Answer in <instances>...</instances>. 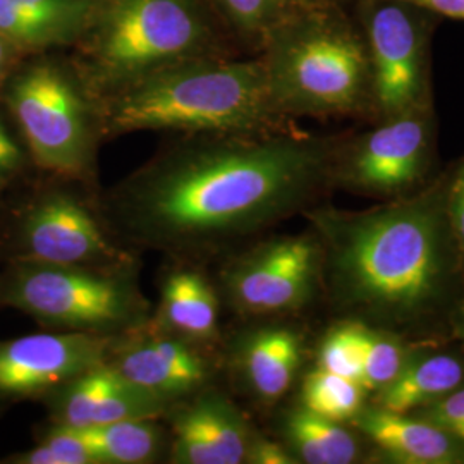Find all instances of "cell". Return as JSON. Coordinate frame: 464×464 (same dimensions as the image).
Masks as SVG:
<instances>
[{
  "label": "cell",
  "mask_w": 464,
  "mask_h": 464,
  "mask_svg": "<svg viewBox=\"0 0 464 464\" xmlns=\"http://www.w3.org/2000/svg\"><path fill=\"white\" fill-rule=\"evenodd\" d=\"M331 140L268 133L172 134L143 166L100 189L99 212L133 253L208 266L304 212L332 183Z\"/></svg>",
  "instance_id": "6da1fadb"
},
{
  "label": "cell",
  "mask_w": 464,
  "mask_h": 464,
  "mask_svg": "<svg viewBox=\"0 0 464 464\" xmlns=\"http://www.w3.org/2000/svg\"><path fill=\"white\" fill-rule=\"evenodd\" d=\"M449 183L363 212L314 205L303 214L322 248L324 289L341 312L383 327L437 315L464 270Z\"/></svg>",
  "instance_id": "7a4b0ae2"
},
{
  "label": "cell",
  "mask_w": 464,
  "mask_h": 464,
  "mask_svg": "<svg viewBox=\"0 0 464 464\" xmlns=\"http://www.w3.org/2000/svg\"><path fill=\"white\" fill-rule=\"evenodd\" d=\"M103 140L133 133H268L287 128L262 57L203 55L99 97Z\"/></svg>",
  "instance_id": "3957f363"
},
{
  "label": "cell",
  "mask_w": 464,
  "mask_h": 464,
  "mask_svg": "<svg viewBox=\"0 0 464 464\" xmlns=\"http://www.w3.org/2000/svg\"><path fill=\"white\" fill-rule=\"evenodd\" d=\"M229 40L208 0H92L66 53L99 99L184 59L232 53Z\"/></svg>",
  "instance_id": "277c9868"
},
{
  "label": "cell",
  "mask_w": 464,
  "mask_h": 464,
  "mask_svg": "<svg viewBox=\"0 0 464 464\" xmlns=\"http://www.w3.org/2000/svg\"><path fill=\"white\" fill-rule=\"evenodd\" d=\"M256 53L276 107L287 119L353 114L372 88L365 38L339 4L299 0Z\"/></svg>",
  "instance_id": "5b68a950"
},
{
  "label": "cell",
  "mask_w": 464,
  "mask_h": 464,
  "mask_svg": "<svg viewBox=\"0 0 464 464\" xmlns=\"http://www.w3.org/2000/svg\"><path fill=\"white\" fill-rule=\"evenodd\" d=\"M32 166L47 176L102 189L99 150L105 141L99 100L67 53L24 57L0 92Z\"/></svg>",
  "instance_id": "8992f818"
},
{
  "label": "cell",
  "mask_w": 464,
  "mask_h": 464,
  "mask_svg": "<svg viewBox=\"0 0 464 464\" xmlns=\"http://www.w3.org/2000/svg\"><path fill=\"white\" fill-rule=\"evenodd\" d=\"M141 262L119 266L5 264L0 308L32 316L45 331L117 337L143 327L153 304L140 284Z\"/></svg>",
  "instance_id": "52a82bcc"
},
{
  "label": "cell",
  "mask_w": 464,
  "mask_h": 464,
  "mask_svg": "<svg viewBox=\"0 0 464 464\" xmlns=\"http://www.w3.org/2000/svg\"><path fill=\"white\" fill-rule=\"evenodd\" d=\"M13 208L0 236L5 264L119 266L141 262L121 246L99 212L100 189L49 176Z\"/></svg>",
  "instance_id": "ba28073f"
},
{
  "label": "cell",
  "mask_w": 464,
  "mask_h": 464,
  "mask_svg": "<svg viewBox=\"0 0 464 464\" xmlns=\"http://www.w3.org/2000/svg\"><path fill=\"white\" fill-rule=\"evenodd\" d=\"M218 266L212 277L222 308L245 320L296 315L324 289L322 248L312 229L234 249Z\"/></svg>",
  "instance_id": "9c48e42d"
},
{
  "label": "cell",
  "mask_w": 464,
  "mask_h": 464,
  "mask_svg": "<svg viewBox=\"0 0 464 464\" xmlns=\"http://www.w3.org/2000/svg\"><path fill=\"white\" fill-rule=\"evenodd\" d=\"M105 362L169 408L226 375L222 344L159 331L149 322L116 337Z\"/></svg>",
  "instance_id": "30bf717a"
},
{
  "label": "cell",
  "mask_w": 464,
  "mask_h": 464,
  "mask_svg": "<svg viewBox=\"0 0 464 464\" xmlns=\"http://www.w3.org/2000/svg\"><path fill=\"white\" fill-rule=\"evenodd\" d=\"M114 339L57 331L0 339V410L49 399L67 382L103 363Z\"/></svg>",
  "instance_id": "8fae6325"
},
{
  "label": "cell",
  "mask_w": 464,
  "mask_h": 464,
  "mask_svg": "<svg viewBox=\"0 0 464 464\" xmlns=\"http://www.w3.org/2000/svg\"><path fill=\"white\" fill-rule=\"evenodd\" d=\"M430 143V121L421 107L389 117L344 155L337 153L332 183L368 195H399L423 176Z\"/></svg>",
  "instance_id": "7c38bea8"
},
{
  "label": "cell",
  "mask_w": 464,
  "mask_h": 464,
  "mask_svg": "<svg viewBox=\"0 0 464 464\" xmlns=\"http://www.w3.org/2000/svg\"><path fill=\"white\" fill-rule=\"evenodd\" d=\"M416 7L375 0L366 11L372 92L385 117L420 107L425 72V34Z\"/></svg>",
  "instance_id": "4fadbf2b"
},
{
  "label": "cell",
  "mask_w": 464,
  "mask_h": 464,
  "mask_svg": "<svg viewBox=\"0 0 464 464\" xmlns=\"http://www.w3.org/2000/svg\"><path fill=\"white\" fill-rule=\"evenodd\" d=\"M164 421L169 433L167 463H246L255 427L220 383L174 404Z\"/></svg>",
  "instance_id": "5bb4252c"
},
{
  "label": "cell",
  "mask_w": 464,
  "mask_h": 464,
  "mask_svg": "<svg viewBox=\"0 0 464 464\" xmlns=\"http://www.w3.org/2000/svg\"><path fill=\"white\" fill-rule=\"evenodd\" d=\"M222 354L226 377L251 402L272 408L298 381L306 344L296 327L266 322L224 335Z\"/></svg>",
  "instance_id": "9a60e30c"
},
{
  "label": "cell",
  "mask_w": 464,
  "mask_h": 464,
  "mask_svg": "<svg viewBox=\"0 0 464 464\" xmlns=\"http://www.w3.org/2000/svg\"><path fill=\"white\" fill-rule=\"evenodd\" d=\"M44 402L49 408L50 423L76 429L122 420L164 418L170 410L107 362L67 382Z\"/></svg>",
  "instance_id": "2e32d148"
},
{
  "label": "cell",
  "mask_w": 464,
  "mask_h": 464,
  "mask_svg": "<svg viewBox=\"0 0 464 464\" xmlns=\"http://www.w3.org/2000/svg\"><path fill=\"white\" fill-rule=\"evenodd\" d=\"M222 301L205 266L170 262L160 277V298L149 324L205 344H222Z\"/></svg>",
  "instance_id": "e0dca14e"
},
{
  "label": "cell",
  "mask_w": 464,
  "mask_h": 464,
  "mask_svg": "<svg viewBox=\"0 0 464 464\" xmlns=\"http://www.w3.org/2000/svg\"><path fill=\"white\" fill-rule=\"evenodd\" d=\"M351 423L392 463H464L463 444L449 431L420 416L372 406L362 408Z\"/></svg>",
  "instance_id": "ac0fdd59"
},
{
  "label": "cell",
  "mask_w": 464,
  "mask_h": 464,
  "mask_svg": "<svg viewBox=\"0 0 464 464\" xmlns=\"http://www.w3.org/2000/svg\"><path fill=\"white\" fill-rule=\"evenodd\" d=\"M90 11L92 0H0V34L24 55L69 50Z\"/></svg>",
  "instance_id": "d6986e66"
},
{
  "label": "cell",
  "mask_w": 464,
  "mask_h": 464,
  "mask_svg": "<svg viewBox=\"0 0 464 464\" xmlns=\"http://www.w3.org/2000/svg\"><path fill=\"white\" fill-rule=\"evenodd\" d=\"M464 383V362L454 354L413 351L394 381L377 392V406L415 413L446 398Z\"/></svg>",
  "instance_id": "ffe728a7"
},
{
  "label": "cell",
  "mask_w": 464,
  "mask_h": 464,
  "mask_svg": "<svg viewBox=\"0 0 464 464\" xmlns=\"http://www.w3.org/2000/svg\"><path fill=\"white\" fill-rule=\"evenodd\" d=\"M279 433L298 463L351 464L362 456L360 439L346 423L316 415L299 402L282 413Z\"/></svg>",
  "instance_id": "44dd1931"
},
{
  "label": "cell",
  "mask_w": 464,
  "mask_h": 464,
  "mask_svg": "<svg viewBox=\"0 0 464 464\" xmlns=\"http://www.w3.org/2000/svg\"><path fill=\"white\" fill-rule=\"evenodd\" d=\"M64 427V425H63ZM95 456L97 464L166 461L169 433L164 418L122 420L95 427H67Z\"/></svg>",
  "instance_id": "7402d4cb"
},
{
  "label": "cell",
  "mask_w": 464,
  "mask_h": 464,
  "mask_svg": "<svg viewBox=\"0 0 464 464\" xmlns=\"http://www.w3.org/2000/svg\"><path fill=\"white\" fill-rule=\"evenodd\" d=\"M299 0H208L224 30L243 45L258 52L266 34Z\"/></svg>",
  "instance_id": "603a6c76"
},
{
  "label": "cell",
  "mask_w": 464,
  "mask_h": 464,
  "mask_svg": "<svg viewBox=\"0 0 464 464\" xmlns=\"http://www.w3.org/2000/svg\"><path fill=\"white\" fill-rule=\"evenodd\" d=\"M363 392L358 382L314 366L301 379L298 402L316 415L351 423L363 408Z\"/></svg>",
  "instance_id": "cb8c5ba5"
},
{
  "label": "cell",
  "mask_w": 464,
  "mask_h": 464,
  "mask_svg": "<svg viewBox=\"0 0 464 464\" xmlns=\"http://www.w3.org/2000/svg\"><path fill=\"white\" fill-rule=\"evenodd\" d=\"M360 339V383L365 391L379 392L394 381L411 351L399 341L396 334L358 322Z\"/></svg>",
  "instance_id": "d4e9b609"
},
{
  "label": "cell",
  "mask_w": 464,
  "mask_h": 464,
  "mask_svg": "<svg viewBox=\"0 0 464 464\" xmlns=\"http://www.w3.org/2000/svg\"><path fill=\"white\" fill-rule=\"evenodd\" d=\"M315 366L360 383L362 365H360L358 320L334 325L324 334L316 348Z\"/></svg>",
  "instance_id": "484cf974"
},
{
  "label": "cell",
  "mask_w": 464,
  "mask_h": 464,
  "mask_svg": "<svg viewBox=\"0 0 464 464\" xmlns=\"http://www.w3.org/2000/svg\"><path fill=\"white\" fill-rule=\"evenodd\" d=\"M410 415L420 416L433 425H439L452 437H456L464 448V385L446 398Z\"/></svg>",
  "instance_id": "4316f807"
},
{
  "label": "cell",
  "mask_w": 464,
  "mask_h": 464,
  "mask_svg": "<svg viewBox=\"0 0 464 464\" xmlns=\"http://www.w3.org/2000/svg\"><path fill=\"white\" fill-rule=\"evenodd\" d=\"M32 164L23 141L9 131L0 116V186L7 188Z\"/></svg>",
  "instance_id": "83f0119b"
},
{
  "label": "cell",
  "mask_w": 464,
  "mask_h": 464,
  "mask_svg": "<svg viewBox=\"0 0 464 464\" xmlns=\"http://www.w3.org/2000/svg\"><path fill=\"white\" fill-rule=\"evenodd\" d=\"M246 464H298V461L281 440L255 430L246 452Z\"/></svg>",
  "instance_id": "f1b7e54d"
},
{
  "label": "cell",
  "mask_w": 464,
  "mask_h": 464,
  "mask_svg": "<svg viewBox=\"0 0 464 464\" xmlns=\"http://www.w3.org/2000/svg\"><path fill=\"white\" fill-rule=\"evenodd\" d=\"M449 217L464 264V162L449 184Z\"/></svg>",
  "instance_id": "f546056e"
},
{
  "label": "cell",
  "mask_w": 464,
  "mask_h": 464,
  "mask_svg": "<svg viewBox=\"0 0 464 464\" xmlns=\"http://www.w3.org/2000/svg\"><path fill=\"white\" fill-rule=\"evenodd\" d=\"M28 55H24L19 47H16L11 40L0 34V92L5 82L9 80L11 72L16 69L17 64Z\"/></svg>",
  "instance_id": "4dcf8cb0"
},
{
  "label": "cell",
  "mask_w": 464,
  "mask_h": 464,
  "mask_svg": "<svg viewBox=\"0 0 464 464\" xmlns=\"http://www.w3.org/2000/svg\"><path fill=\"white\" fill-rule=\"evenodd\" d=\"M418 7L420 11H431L452 19H463L464 0H402Z\"/></svg>",
  "instance_id": "1f68e13d"
},
{
  "label": "cell",
  "mask_w": 464,
  "mask_h": 464,
  "mask_svg": "<svg viewBox=\"0 0 464 464\" xmlns=\"http://www.w3.org/2000/svg\"><path fill=\"white\" fill-rule=\"evenodd\" d=\"M456 332L459 334V337L464 339V299L461 301L458 315H456Z\"/></svg>",
  "instance_id": "d6a6232c"
},
{
  "label": "cell",
  "mask_w": 464,
  "mask_h": 464,
  "mask_svg": "<svg viewBox=\"0 0 464 464\" xmlns=\"http://www.w3.org/2000/svg\"><path fill=\"white\" fill-rule=\"evenodd\" d=\"M310 2H329V4H339L341 0H310Z\"/></svg>",
  "instance_id": "836d02e7"
},
{
  "label": "cell",
  "mask_w": 464,
  "mask_h": 464,
  "mask_svg": "<svg viewBox=\"0 0 464 464\" xmlns=\"http://www.w3.org/2000/svg\"><path fill=\"white\" fill-rule=\"evenodd\" d=\"M4 189H5V188H2V186H0V195H2V191H4Z\"/></svg>",
  "instance_id": "e575fe53"
}]
</instances>
